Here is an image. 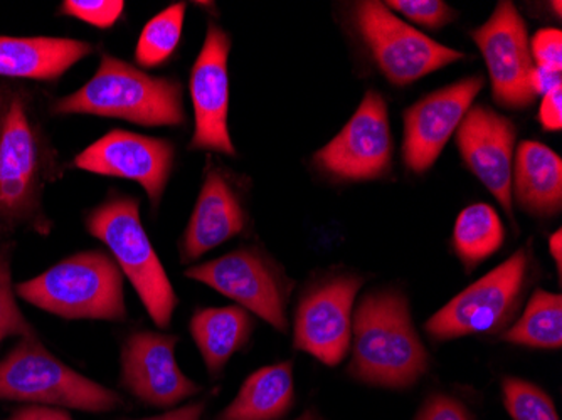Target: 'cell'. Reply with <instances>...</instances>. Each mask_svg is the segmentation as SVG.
Here are the masks:
<instances>
[{"label": "cell", "instance_id": "cell-1", "mask_svg": "<svg viewBox=\"0 0 562 420\" xmlns=\"http://www.w3.org/2000/svg\"><path fill=\"white\" fill-rule=\"evenodd\" d=\"M49 101L22 81L0 80V241L34 232L49 236L46 192L65 175L47 126Z\"/></svg>", "mask_w": 562, "mask_h": 420}, {"label": "cell", "instance_id": "cell-2", "mask_svg": "<svg viewBox=\"0 0 562 420\" xmlns=\"http://www.w3.org/2000/svg\"><path fill=\"white\" fill-rule=\"evenodd\" d=\"M55 116H100L145 128H181L188 122L184 87L176 78L154 76L113 55H103L90 80L47 104Z\"/></svg>", "mask_w": 562, "mask_h": 420}, {"label": "cell", "instance_id": "cell-3", "mask_svg": "<svg viewBox=\"0 0 562 420\" xmlns=\"http://www.w3.org/2000/svg\"><path fill=\"white\" fill-rule=\"evenodd\" d=\"M428 366L406 296L396 290L368 293L353 313L349 374L374 387L407 388Z\"/></svg>", "mask_w": 562, "mask_h": 420}, {"label": "cell", "instance_id": "cell-4", "mask_svg": "<svg viewBox=\"0 0 562 420\" xmlns=\"http://www.w3.org/2000/svg\"><path fill=\"white\" fill-rule=\"evenodd\" d=\"M15 295L63 320L122 323L128 318L125 276L106 249L61 259L33 280L15 284Z\"/></svg>", "mask_w": 562, "mask_h": 420}, {"label": "cell", "instance_id": "cell-5", "mask_svg": "<svg viewBox=\"0 0 562 420\" xmlns=\"http://www.w3.org/2000/svg\"><path fill=\"white\" fill-rule=\"evenodd\" d=\"M90 236L105 245L125 280L135 287L145 311L160 330L172 323L179 296L148 239L140 198L112 191L85 216Z\"/></svg>", "mask_w": 562, "mask_h": 420}, {"label": "cell", "instance_id": "cell-6", "mask_svg": "<svg viewBox=\"0 0 562 420\" xmlns=\"http://www.w3.org/2000/svg\"><path fill=\"white\" fill-rule=\"evenodd\" d=\"M0 400L109 413L125 406L119 391L76 372L46 349L37 334L19 338L0 360Z\"/></svg>", "mask_w": 562, "mask_h": 420}, {"label": "cell", "instance_id": "cell-7", "mask_svg": "<svg viewBox=\"0 0 562 420\" xmlns=\"http://www.w3.org/2000/svg\"><path fill=\"white\" fill-rule=\"evenodd\" d=\"M184 276L213 287L280 333L289 331V305L295 283L260 246H241L195 264L186 270Z\"/></svg>", "mask_w": 562, "mask_h": 420}, {"label": "cell", "instance_id": "cell-8", "mask_svg": "<svg viewBox=\"0 0 562 420\" xmlns=\"http://www.w3.org/2000/svg\"><path fill=\"white\" fill-rule=\"evenodd\" d=\"M529 268V251L522 248L514 252L501 266L435 313L426 321V333L435 341H450L469 334L495 333L507 327L526 293Z\"/></svg>", "mask_w": 562, "mask_h": 420}, {"label": "cell", "instance_id": "cell-9", "mask_svg": "<svg viewBox=\"0 0 562 420\" xmlns=\"http://www.w3.org/2000/svg\"><path fill=\"white\" fill-rule=\"evenodd\" d=\"M353 22L375 65L394 87H407L465 58L460 50L432 41L407 25L382 2L366 0L353 9Z\"/></svg>", "mask_w": 562, "mask_h": 420}, {"label": "cell", "instance_id": "cell-10", "mask_svg": "<svg viewBox=\"0 0 562 420\" xmlns=\"http://www.w3.org/2000/svg\"><path fill=\"white\" fill-rule=\"evenodd\" d=\"M364 281L359 274H331L306 287L296 306L293 347L324 365H339L352 345V308Z\"/></svg>", "mask_w": 562, "mask_h": 420}, {"label": "cell", "instance_id": "cell-11", "mask_svg": "<svg viewBox=\"0 0 562 420\" xmlns=\"http://www.w3.org/2000/svg\"><path fill=\"white\" fill-rule=\"evenodd\" d=\"M176 159L177 147L169 138L113 128L76 155L71 166L81 172L138 183L151 208L157 211L176 169Z\"/></svg>", "mask_w": 562, "mask_h": 420}, {"label": "cell", "instance_id": "cell-12", "mask_svg": "<svg viewBox=\"0 0 562 420\" xmlns=\"http://www.w3.org/2000/svg\"><path fill=\"white\" fill-rule=\"evenodd\" d=\"M393 151L386 100L371 90L342 132L314 155V163L334 179L362 182L386 175Z\"/></svg>", "mask_w": 562, "mask_h": 420}, {"label": "cell", "instance_id": "cell-13", "mask_svg": "<svg viewBox=\"0 0 562 420\" xmlns=\"http://www.w3.org/2000/svg\"><path fill=\"white\" fill-rule=\"evenodd\" d=\"M179 337L162 331H132L120 350V384L144 406L176 409L201 394L177 363Z\"/></svg>", "mask_w": 562, "mask_h": 420}, {"label": "cell", "instance_id": "cell-14", "mask_svg": "<svg viewBox=\"0 0 562 420\" xmlns=\"http://www.w3.org/2000/svg\"><path fill=\"white\" fill-rule=\"evenodd\" d=\"M229 55L232 36L216 22H210L189 81L194 110L189 150L236 157L229 134Z\"/></svg>", "mask_w": 562, "mask_h": 420}, {"label": "cell", "instance_id": "cell-15", "mask_svg": "<svg viewBox=\"0 0 562 420\" xmlns=\"http://www.w3.org/2000/svg\"><path fill=\"white\" fill-rule=\"evenodd\" d=\"M491 75L492 93L505 109H526L536 100L527 25L513 2H498L494 14L472 33Z\"/></svg>", "mask_w": 562, "mask_h": 420}, {"label": "cell", "instance_id": "cell-16", "mask_svg": "<svg viewBox=\"0 0 562 420\" xmlns=\"http://www.w3.org/2000/svg\"><path fill=\"white\" fill-rule=\"evenodd\" d=\"M248 224L241 177L207 155L201 192L179 241L181 262L199 261L213 249L245 234Z\"/></svg>", "mask_w": 562, "mask_h": 420}, {"label": "cell", "instance_id": "cell-17", "mask_svg": "<svg viewBox=\"0 0 562 420\" xmlns=\"http://www.w3.org/2000/svg\"><path fill=\"white\" fill-rule=\"evenodd\" d=\"M482 88V76H470L428 94L404 112L403 160L407 169L425 173L435 166Z\"/></svg>", "mask_w": 562, "mask_h": 420}, {"label": "cell", "instance_id": "cell-18", "mask_svg": "<svg viewBox=\"0 0 562 420\" xmlns=\"http://www.w3.org/2000/svg\"><path fill=\"white\" fill-rule=\"evenodd\" d=\"M517 128L513 120L483 104L469 110L458 126L457 145L470 172L497 198L507 216L513 211V160Z\"/></svg>", "mask_w": 562, "mask_h": 420}, {"label": "cell", "instance_id": "cell-19", "mask_svg": "<svg viewBox=\"0 0 562 420\" xmlns=\"http://www.w3.org/2000/svg\"><path fill=\"white\" fill-rule=\"evenodd\" d=\"M88 41L53 36H0V80L55 83L93 55Z\"/></svg>", "mask_w": 562, "mask_h": 420}, {"label": "cell", "instance_id": "cell-20", "mask_svg": "<svg viewBox=\"0 0 562 420\" xmlns=\"http://www.w3.org/2000/svg\"><path fill=\"white\" fill-rule=\"evenodd\" d=\"M189 331L211 377L217 378L227 362L248 345L255 320L238 305L199 308L189 321Z\"/></svg>", "mask_w": 562, "mask_h": 420}, {"label": "cell", "instance_id": "cell-21", "mask_svg": "<svg viewBox=\"0 0 562 420\" xmlns=\"http://www.w3.org/2000/svg\"><path fill=\"white\" fill-rule=\"evenodd\" d=\"M514 192L530 214L552 217L562 205V160L555 151L538 141H522L517 150Z\"/></svg>", "mask_w": 562, "mask_h": 420}, {"label": "cell", "instance_id": "cell-22", "mask_svg": "<svg viewBox=\"0 0 562 420\" xmlns=\"http://www.w3.org/2000/svg\"><path fill=\"white\" fill-rule=\"evenodd\" d=\"M293 363L280 362L252 372L216 420H281L295 406Z\"/></svg>", "mask_w": 562, "mask_h": 420}, {"label": "cell", "instance_id": "cell-23", "mask_svg": "<svg viewBox=\"0 0 562 420\" xmlns=\"http://www.w3.org/2000/svg\"><path fill=\"white\" fill-rule=\"evenodd\" d=\"M505 229L495 208L473 204L463 208L453 229V248L467 271L475 270L504 245Z\"/></svg>", "mask_w": 562, "mask_h": 420}, {"label": "cell", "instance_id": "cell-24", "mask_svg": "<svg viewBox=\"0 0 562 420\" xmlns=\"http://www.w3.org/2000/svg\"><path fill=\"white\" fill-rule=\"evenodd\" d=\"M504 340L530 349H561V295L536 290L520 320L505 331Z\"/></svg>", "mask_w": 562, "mask_h": 420}, {"label": "cell", "instance_id": "cell-25", "mask_svg": "<svg viewBox=\"0 0 562 420\" xmlns=\"http://www.w3.org/2000/svg\"><path fill=\"white\" fill-rule=\"evenodd\" d=\"M186 12V2H173L144 25L135 46L134 58L138 68H159L172 58L181 44Z\"/></svg>", "mask_w": 562, "mask_h": 420}, {"label": "cell", "instance_id": "cell-26", "mask_svg": "<svg viewBox=\"0 0 562 420\" xmlns=\"http://www.w3.org/2000/svg\"><path fill=\"white\" fill-rule=\"evenodd\" d=\"M37 334L30 320L19 308L15 286L12 283V242L0 241V345L8 338Z\"/></svg>", "mask_w": 562, "mask_h": 420}, {"label": "cell", "instance_id": "cell-27", "mask_svg": "<svg viewBox=\"0 0 562 420\" xmlns=\"http://www.w3.org/2000/svg\"><path fill=\"white\" fill-rule=\"evenodd\" d=\"M502 394L505 409L514 420H561L551 397L538 385L507 377L502 382Z\"/></svg>", "mask_w": 562, "mask_h": 420}, {"label": "cell", "instance_id": "cell-28", "mask_svg": "<svg viewBox=\"0 0 562 420\" xmlns=\"http://www.w3.org/2000/svg\"><path fill=\"white\" fill-rule=\"evenodd\" d=\"M125 12L123 0H65L59 14L76 19L97 30H112Z\"/></svg>", "mask_w": 562, "mask_h": 420}, {"label": "cell", "instance_id": "cell-29", "mask_svg": "<svg viewBox=\"0 0 562 420\" xmlns=\"http://www.w3.org/2000/svg\"><path fill=\"white\" fill-rule=\"evenodd\" d=\"M386 5L429 30H440L443 25L450 24L457 15V12L441 0H393Z\"/></svg>", "mask_w": 562, "mask_h": 420}, {"label": "cell", "instance_id": "cell-30", "mask_svg": "<svg viewBox=\"0 0 562 420\" xmlns=\"http://www.w3.org/2000/svg\"><path fill=\"white\" fill-rule=\"evenodd\" d=\"M530 46L533 66L546 71L562 72V34L559 30H541Z\"/></svg>", "mask_w": 562, "mask_h": 420}, {"label": "cell", "instance_id": "cell-31", "mask_svg": "<svg viewBox=\"0 0 562 420\" xmlns=\"http://www.w3.org/2000/svg\"><path fill=\"white\" fill-rule=\"evenodd\" d=\"M415 420H473V417L460 400L435 394L426 399Z\"/></svg>", "mask_w": 562, "mask_h": 420}, {"label": "cell", "instance_id": "cell-32", "mask_svg": "<svg viewBox=\"0 0 562 420\" xmlns=\"http://www.w3.org/2000/svg\"><path fill=\"white\" fill-rule=\"evenodd\" d=\"M539 122L546 132H559L562 128V87H555L542 97Z\"/></svg>", "mask_w": 562, "mask_h": 420}, {"label": "cell", "instance_id": "cell-33", "mask_svg": "<svg viewBox=\"0 0 562 420\" xmlns=\"http://www.w3.org/2000/svg\"><path fill=\"white\" fill-rule=\"evenodd\" d=\"M8 420H75L69 416L68 410L59 407L37 406L27 404L19 407L9 416Z\"/></svg>", "mask_w": 562, "mask_h": 420}, {"label": "cell", "instance_id": "cell-34", "mask_svg": "<svg viewBox=\"0 0 562 420\" xmlns=\"http://www.w3.org/2000/svg\"><path fill=\"white\" fill-rule=\"evenodd\" d=\"M204 412H206V402H194L167 410L160 416L145 417V419L137 420H201Z\"/></svg>", "mask_w": 562, "mask_h": 420}, {"label": "cell", "instance_id": "cell-35", "mask_svg": "<svg viewBox=\"0 0 562 420\" xmlns=\"http://www.w3.org/2000/svg\"><path fill=\"white\" fill-rule=\"evenodd\" d=\"M549 251H551L552 258H554L555 264H558V271L561 273L562 264V234L561 230H555L549 239Z\"/></svg>", "mask_w": 562, "mask_h": 420}, {"label": "cell", "instance_id": "cell-36", "mask_svg": "<svg viewBox=\"0 0 562 420\" xmlns=\"http://www.w3.org/2000/svg\"><path fill=\"white\" fill-rule=\"evenodd\" d=\"M296 420H324L322 419L321 413L317 412L315 409H308L305 410V412L302 413V416L299 417Z\"/></svg>", "mask_w": 562, "mask_h": 420}]
</instances>
